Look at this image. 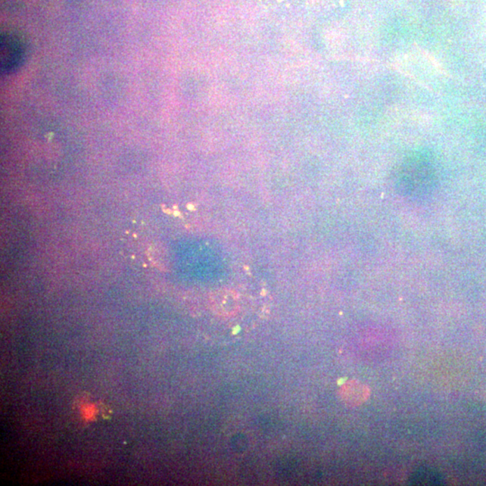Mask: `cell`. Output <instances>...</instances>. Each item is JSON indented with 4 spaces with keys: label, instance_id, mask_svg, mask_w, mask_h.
<instances>
[{
    "label": "cell",
    "instance_id": "cell-1",
    "mask_svg": "<svg viewBox=\"0 0 486 486\" xmlns=\"http://www.w3.org/2000/svg\"><path fill=\"white\" fill-rule=\"evenodd\" d=\"M23 58V49L18 40L5 36L1 40V68L5 71H11L20 65Z\"/></svg>",
    "mask_w": 486,
    "mask_h": 486
},
{
    "label": "cell",
    "instance_id": "cell-2",
    "mask_svg": "<svg viewBox=\"0 0 486 486\" xmlns=\"http://www.w3.org/2000/svg\"><path fill=\"white\" fill-rule=\"evenodd\" d=\"M214 309L220 316H230L239 309L238 299L235 293L230 290H220L213 297Z\"/></svg>",
    "mask_w": 486,
    "mask_h": 486
},
{
    "label": "cell",
    "instance_id": "cell-3",
    "mask_svg": "<svg viewBox=\"0 0 486 486\" xmlns=\"http://www.w3.org/2000/svg\"><path fill=\"white\" fill-rule=\"evenodd\" d=\"M410 485H442L446 480L441 473L431 467H419L408 479Z\"/></svg>",
    "mask_w": 486,
    "mask_h": 486
}]
</instances>
